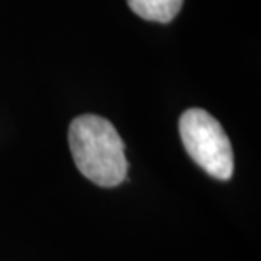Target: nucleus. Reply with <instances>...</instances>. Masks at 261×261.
I'll return each instance as SVG.
<instances>
[{"label":"nucleus","instance_id":"1","mask_svg":"<svg viewBox=\"0 0 261 261\" xmlns=\"http://www.w3.org/2000/svg\"><path fill=\"white\" fill-rule=\"evenodd\" d=\"M76 168L100 187H116L127 175V160L121 136L107 119L85 114L68 130Z\"/></svg>","mask_w":261,"mask_h":261},{"label":"nucleus","instance_id":"2","mask_svg":"<svg viewBox=\"0 0 261 261\" xmlns=\"http://www.w3.org/2000/svg\"><path fill=\"white\" fill-rule=\"evenodd\" d=\"M180 138L190 158L217 180L234 171L232 146L217 119L203 109H189L180 117Z\"/></svg>","mask_w":261,"mask_h":261},{"label":"nucleus","instance_id":"3","mask_svg":"<svg viewBox=\"0 0 261 261\" xmlns=\"http://www.w3.org/2000/svg\"><path fill=\"white\" fill-rule=\"evenodd\" d=\"M130 10L139 17L166 24L176 17L184 0H127Z\"/></svg>","mask_w":261,"mask_h":261}]
</instances>
